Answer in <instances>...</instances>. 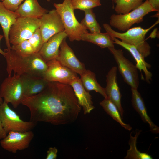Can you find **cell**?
Wrapping results in <instances>:
<instances>
[{"instance_id": "cell-1", "label": "cell", "mask_w": 159, "mask_h": 159, "mask_svg": "<svg viewBox=\"0 0 159 159\" xmlns=\"http://www.w3.org/2000/svg\"><path fill=\"white\" fill-rule=\"evenodd\" d=\"M21 104L29 109L30 121L54 125L73 122L81 109L71 86L55 82H49L43 91L25 99Z\"/></svg>"}, {"instance_id": "cell-2", "label": "cell", "mask_w": 159, "mask_h": 159, "mask_svg": "<svg viewBox=\"0 0 159 159\" xmlns=\"http://www.w3.org/2000/svg\"><path fill=\"white\" fill-rule=\"evenodd\" d=\"M5 57L8 76L12 72L18 75L42 77L47 68V62L39 53L23 56L14 50L5 49Z\"/></svg>"}, {"instance_id": "cell-3", "label": "cell", "mask_w": 159, "mask_h": 159, "mask_svg": "<svg viewBox=\"0 0 159 159\" xmlns=\"http://www.w3.org/2000/svg\"><path fill=\"white\" fill-rule=\"evenodd\" d=\"M159 23V19L149 28L144 29L140 26L130 28L121 33L113 30L108 24L104 23L105 30L111 37L119 39L122 42L135 46L145 58L151 53V47L146 41L145 36L148 31Z\"/></svg>"}, {"instance_id": "cell-4", "label": "cell", "mask_w": 159, "mask_h": 159, "mask_svg": "<svg viewBox=\"0 0 159 159\" xmlns=\"http://www.w3.org/2000/svg\"><path fill=\"white\" fill-rule=\"evenodd\" d=\"M53 5L61 18L64 32L69 40H81L82 35L88 32L77 19L71 0H64L62 3H54Z\"/></svg>"}, {"instance_id": "cell-5", "label": "cell", "mask_w": 159, "mask_h": 159, "mask_svg": "<svg viewBox=\"0 0 159 159\" xmlns=\"http://www.w3.org/2000/svg\"><path fill=\"white\" fill-rule=\"evenodd\" d=\"M153 11H157L146 0L138 8L126 14L112 15L110 25L120 31L125 32L135 24L142 22L145 16Z\"/></svg>"}, {"instance_id": "cell-6", "label": "cell", "mask_w": 159, "mask_h": 159, "mask_svg": "<svg viewBox=\"0 0 159 159\" xmlns=\"http://www.w3.org/2000/svg\"><path fill=\"white\" fill-rule=\"evenodd\" d=\"M0 96L4 102L10 103L15 108L21 104L25 97L21 76L14 74L5 78L0 86Z\"/></svg>"}, {"instance_id": "cell-7", "label": "cell", "mask_w": 159, "mask_h": 159, "mask_svg": "<svg viewBox=\"0 0 159 159\" xmlns=\"http://www.w3.org/2000/svg\"><path fill=\"white\" fill-rule=\"evenodd\" d=\"M40 19L19 16L11 26L9 32L10 43L15 45L29 39L39 28Z\"/></svg>"}, {"instance_id": "cell-8", "label": "cell", "mask_w": 159, "mask_h": 159, "mask_svg": "<svg viewBox=\"0 0 159 159\" xmlns=\"http://www.w3.org/2000/svg\"><path fill=\"white\" fill-rule=\"evenodd\" d=\"M0 118L3 128L7 134L11 131L31 130L37 125V123L32 121L23 120L4 101L0 105Z\"/></svg>"}, {"instance_id": "cell-9", "label": "cell", "mask_w": 159, "mask_h": 159, "mask_svg": "<svg viewBox=\"0 0 159 159\" xmlns=\"http://www.w3.org/2000/svg\"><path fill=\"white\" fill-rule=\"evenodd\" d=\"M108 49L112 54L117 64V69L124 82L131 88L138 89L139 81L136 66L124 56L122 49H116L115 47Z\"/></svg>"}, {"instance_id": "cell-10", "label": "cell", "mask_w": 159, "mask_h": 159, "mask_svg": "<svg viewBox=\"0 0 159 159\" xmlns=\"http://www.w3.org/2000/svg\"><path fill=\"white\" fill-rule=\"evenodd\" d=\"M7 134L4 138L1 139L0 144L3 149L14 153L28 148L34 137L32 130L25 132L11 131Z\"/></svg>"}, {"instance_id": "cell-11", "label": "cell", "mask_w": 159, "mask_h": 159, "mask_svg": "<svg viewBox=\"0 0 159 159\" xmlns=\"http://www.w3.org/2000/svg\"><path fill=\"white\" fill-rule=\"evenodd\" d=\"M47 68L43 77L48 82L69 84L77 77V74L62 65L56 59L47 62Z\"/></svg>"}, {"instance_id": "cell-12", "label": "cell", "mask_w": 159, "mask_h": 159, "mask_svg": "<svg viewBox=\"0 0 159 159\" xmlns=\"http://www.w3.org/2000/svg\"><path fill=\"white\" fill-rule=\"evenodd\" d=\"M39 27L43 44L55 34L64 31L61 18L55 9L44 14L40 18Z\"/></svg>"}, {"instance_id": "cell-13", "label": "cell", "mask_w": 159, "mask_h": 159, "mask_svg": "<svg viewBox=\"0 0 159 159\" xmlns=\"http://www.w3.org/2000/svg\"><path fill=\"white\" fill-rule=\"evenodd\" d=\"M59 48L57 59L62 65L80 76L85 72L87 69L84 64L76 57L73 50L67 43L66 38L63 40Z\"/></svg>"}, {"instance_id": "cell-14", "label": "cell", "mask_w": 159, "mask_h": 159, "mask_svg": "<svg viewBox=\"0 0 159 159\" xmlns=\"http://www.w3.org/2000/svg\"><path fill=\"white\" fill-rule=\"evenodd\" d=\"M117 67L113 66L108 72L105 89L107 97L116 106L123 118L124 110L121 103L122 95L117 80Z\"/></svg>"}, {"instance_id": "cell-15", "label": "cell", "mask_w": 159, "mask_h": 159, "mask_svg": "<svg viewBox=\"0 0 159 159\" xmlns=\"http://www.w3.org/2000/svg\"><path fill=\"white\" fill-rule=\"evenodd\" d=\"M67 35L64 31L54 34L44 42L39 52L46 62L58 57L60 45Z\"/></svg>"}, {"instance_id": "cell-16", "label": "cell", "mask_w": 159, "mask_h": 159, "mask_svg": "<svg viewBox=\"0 0 159 159\" xmlns=\"http://www.w3.org/2000/svg\"><path fill=\"white\" fill-rule=\"evenodd\" d=\"M112 38L114 44L122 47L130 53L136 62L135 66L141 72L142 71L144 72L146 82L150 83L152 80V74L148 69H150L151 66L145 61V58L136 47L134 45L123 42L116 38L112 37Z\"/></svg>"}, {"instance_id": "cell-17", "label": "cell", "mask_w": 159, "mask_h": 159, "mask_svg": "<svg viewBox=\"0 0 159 159\" xmlns=\"http://www.w3.org/2000/svg\"><path fill=\"white\" fill-rule=\"evenodd\" d=\"M72 88L80 106L82 107L84 114H89L95 108L92 96L83 86L78 76L69 84Z\"/></svg>"}, {"instance_id": "cell-18", "label": "cell", "mask_w": 159, "mask_h": 159, "mask_svg": "<svg viewBox=\"0 0 159 159\" xmlns=\"http://www.w3.org/2000/svg\"><path fill=\"white\" fill-rule=\"evenodd\" d=\"M131 102L134 109L140 116L142 120L149 126L150 131L154 133H158L159 128L155 124L148 114L146 108L144 100L137 89L131 88Z\"/></svg>"}, {"instance_id": "cell-19", "label": "cell", "mask_w": 159, "mask_h": 159, "mask_svg": "<svg viewBox=\"0 0 159 159\" xmlns=\"http://www.w3.org/2000/svg\"><path fill=\"white\" fill-rule=\"evenodd\" d=\"M25 99L36 95L43 91L49 82L42 77L22 75Z\"/></svg>"}, {"instance_id": "cell-20", "label": "cell", "mask_w": 159, "mask_h": 159, "mask_svg": "<svg viewBox=\"0 0 159 159\" xmlns=\"http://www.w3.org/2000/svg\"><path fill=\"white\" fill-rule=\"evenodd\" d=\"M15 11L20 17L40 19L48 11L42 7L37 0H24Z\"/></svg>"}, {"instance_id": "cell-21", "label": "cell", "mask_w": 159, "mask_h": 159, "mask_svg": "<svg viewBox=\"0 0 159 159\" xmlns=\"http://www.w3.org/2000/svg\"><path fill=\"white\" fill-rule=\"evenodd\" d=\"M19 16L15 11L6 9L3 3L0 1V24L2 27L5 40L6 44L8 49L11 46L9 39V32L12 25Z\"/></svg>"}, {"instance_id": "cell-22", "label": "cell", "mask_w": 159, "mask_h": 159, "mask_svg": "<svg viewBox=\"0 0 159 159\" xmlns=\"http://www.w3.org/2000/svg\"><path fill=\"white\" fill-rule=\"evenodd\" d=\"M81 40L92 43L102 48L114 47V43L111 37L106 32L94 33L87 32L82 35Z\"/></svg>"}, {"instance_id": "cell-23", "label": "cell", "mask_w": 159, "mask_h": 159, "mask_svg": "<svg viewBox=\"0 0 159 159\" xmlns=\"http://www.w3.org/2000/svg\"><path fill=\"white\" fill-rule=\"evenodd\" d=\"M81 82L85 88L88 92L94 90L103 96L107 98L105 88L98 83L94 73L89 70H87L85 72L80 76Z\"/></svg>"}, {"instance_id": "cell-24", "label": "cell", "mask_w": 159, "mask_h": 159, "mask_svg": "<svg viewBox=\"0 0 159 159\" xmlns=\"http://www.w3.org/2000/svg\"><path fill=\"white\" fill-rule=\"evenodd\" d=\"M100 104L104 111L115 120L119 123L125 129L130 131L132 127L129 124L124 123L116 106L107 97L104 98Z\"/></svg>"}, {"instance_id": "cell-25", "label": "cell", "mask_w": 159, "mask_h": 159, "mask_svg": "<svg viewBox=\"0 0 159 159\" xmlns=\"http://www.w3.org/2000/svg\"><path fill=\"white\" fill-rule=\"evenodd\" d=\"M141 130H136L134 136L130 134L128 144L130 149L127 150V154L125 157L127 159H152V157L148 153L139 151L136 146L137 138L141 132Z\"/></svg>"}, {"instance_id": "cell-26", "label": "cell", "mask_w": 159, "mask_h": 159, "mask_svg": "<svg viewBox=\"0 0 159 159\" xmlns=\"http://www.w3.org/2000/svg\"><path fill=\"white\" fill-rule=\"evenodd\" d=\"M143 0H112L113 7L115 3V11L117 14H124L138 8L143 3Z\"/></svg>"}, {"instance_id": "cell-27", "label": "cell", "mask_w": 159, "mask_h": 159, "mask_svg": "<svg viewBox=\"0 0 159 159\" xmlns=\"http://www.w3.org/2000/svg\"><path fill=\"white\" fill-rule=\"evenodd\" d=\"M85 13L84 18L80 23L90 33L101 32V28L96 19V16L92 9H88L84 11Z\"/></svg>"}, {"instance_id": "cell-28", "label": "cell", "mask_w": 159, "mask_h": 159, "mask_svg": "<svg viewBox=\"0 0 159 159\" xmlns=\"http://www.w3.org/2000/svg\"><path fill=\"white\" fill-rule=\"evenodd\" d=\"M71 2L74 9H79L83 11L101 5L100 1L96 0H71Z\"/></svg>"}, {"instance_id": "cell-29", "label": "cell", "mask_w": 159, "mask_h": 159, "mask_svg": "<svg viewBox=\"0 0 159 159\" xmlns=\"http://www.w3.org/2000/svg\"><path fill=\"white\" fill-rule=\"evenodd\" d=\"M11 49L23 56H29L36 53L28 39L16 44L12 45Z\"/></svg>"}, {"instance_id": "cell-30", "label": "cell", "mask_w": 159, "mask_h": 159, "mask_svg": "<svg viewBox=\"0 0 159 159\" xmlns=\"http://www.w3.org/2000/svg\"><path fill=\"white\" fill-rule=\"evenodd\" d=\"M28 40L34 52L36 53H39L43 44L42 36L39 28L35 31Z\"/></svg>"}, {"instance_id": "cell-31", "label": "cell", "mask_w": 159, "mask_h": 159, "mask_svg": "<svg viewBox=\"0 0 159 159\" xmlns=\"http://www.w3.org/2000/svg\"><path fill=\"white\" fill-rule=\"evenodd\" d=\"M24 0H4L2 2L4 6L8 10L15 11Z\"/></svg>"}, {"instance_id": "cell-32", "label": "cell", "mask_w": 159, "mask_h": 159, "mask_svg": "<svg viewBox=\"0 0 159 159\" xmlns=\"http://www.w3.org/2000/svg\"><path fill=\"white\" fill-rule=\"evenodd\" d=\"M57 152L58 150L56 147H50L47 151L46 159H56Z\"/></svg>"}, {"instance_id": "cell-33", "label": "cell", "mask_w": 159, "mask_h": 159, "mask_svg": "<svg viewBox=\"0 0 159 159\" xmlns=\"http://www.w3.org/2000/svg\"><path fill=\"white\" fill-rule=\"evenodd\" d=\"M148 1L154 9L159 12V0H148Z\"/></svg>"}, {"instance_id": "cell-34", "label": "cell", "mask_w": 159, "mask_h": 159, "mask_svg": "<svg viewBox=\"0 0 159 159\" xmlns=\"http://www.w3.org/2000/svg\"><path fill=\"white\" fill-rule=\"evenodd\" d=\"M7 135V134L3 128L0 118V140L4 138Z\"/></svg>"}, {"instance_id": "cell-35", "label": "cell", "mask_w": 159, "mask_h": 159, "mask_svg": "<svg viewBox=\"0 0 159 159\" xmlns=\"http://www.w3.org/2000/svg\"><path fill=\"white\" fill-rule=\"evenodd\" d=\"M4 37V36L2 35H0V43L1 40ZM0 54H1L4 57H5V52L4 51H3L0 48Z\"/></svg>"}, {"instance_id": "cell-36", "label": "cell", "mask_w": 159, "mask_h": 159, "mask_svg": "<svg viewBox=\"0 0 159 159\" xmlns=\"http://www.w3.org/2000/svg\"><path fill=\"white\" fill-rule=\"evenodd\" d=\"M3 101L2 98L0 96V105L3 103Z\"/></svg>"}, {"instance_id": "cell-37", "label": "cell", "mask_w": 159, "mask_h": 159, "mask_svg": "<svg viewBox=\"0 0 159 159\" xmlns=\"http://www.w3.org/2000/svg\"><path fill=\"white\" fill-rule=\"evenodd\" d=\"M46 0L48 2H49V1H50L52 0Z\"/></svg>"}, {"instance_id": "cell-38", "label": "cell", "mask_w": 159, "mask_h": 159, "mask_svg": "<svg viewBox=\"0 0 159 159\" xmlns=\"http://www.w3.org/2000/svg\"><path fill=\"white\" fill-rule=\"evenodd\" d=\"M97 0V1H100V0Z\"/></svg>"}, {"instance_id": "cell-39", "label": "cell", "mask_w": 159, "mask_h": 159, "mask_svg": "<svg viewBox=\"0 0 159 159\" xmlns=\"http://www.w3.org/2000/svg\"><path fill=\"white\" fill-rule=\"evenodd\" d=\"M1 0V1H3L4 0Z\"/></svg>"}]
</instances>
